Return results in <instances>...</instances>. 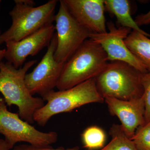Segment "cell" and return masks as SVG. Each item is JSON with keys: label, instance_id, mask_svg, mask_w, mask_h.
I'll list each match as a JSON object with an SVG mask.
<instances>
[{"label": "cell", "instance_id": "7c38bea8", "mask_svg": "<svg viewBox=\"0 0 150 150\" xmlns=\"http://www.w3.org/2000/svg\"><path fill=\"white\" fill-rule=\"evenodd\" d=\"M72 15L94 33L107 32L104 0H63Z\"/></svg>", "mask_w": 150, "mask_h": 150}, {"label": "cell", "instance_id": "44dd1931", "mask_svg": "<svg viewBox=\"0 0 150 150\" xmlns=\"http://www.w3.org/2000/svg\"><path fill=\"white\" fill-rule=\"evenodd\" d=\"M8 145L5 140L0 139V150H10Z\"/></svg>", "mask_w": 150, "mask_h": 150}, {"label": "cell", "instance_id": "5bb4252c", "mask_svg": "<svg viewBox=\"0 0 150 150\" xmlns=\"http://www.w3.org/2000/svg\"><path fill=\"white\" fill-rule=\"evenodd\" d=\"M126 46L131 53L150 72V38L133 30L125 40Z\"/></svg>", "mask_w": 150, "mask_h": 150}, {"label": "cell", "instance_id": "ffe728a7", "mask_svg": "<svg viewBox=\"0 0 150 150\" xmlns=\"http://www.w3.org/2000/svg\"><path fill=\"white\" fill-rule=\"evenodd\" d=\"M135 21L139 27L142 25L150 24V10L146 13L137 16Z\"/></svg>", "mask_w": 150, "mask_h": 150}, {"label": "cell", "instance_id": "ac0fdd59", "mask_svg": "<svg viewBox=\"0 0 150 150\" xmlns=\"http://www.w3.org/2000/svg\"><path fill=\"white\" fill-rule=\"evenodd\" d=\"M141 81L144 89L143 96L145 102L146 123L150 121V72L142 74Z\"/></svg>", "mask_w": 150, "mask_h": 150}, {"label": "cell", "instance_id": "8992f818", "mask_svg": "<svg viewBox=\"0 0 150 150\" xmlns=\"http://www.w3.org/2000/svg\"><path fill=\"white\" fill-rule=\"evenodd\" d=\"M0 134L4 137L11 149L20 142L34 146H51L58 140L55 131L44 132L22 119L18 113L9 111L4 98L0 96Z\"/></svg>", "mask_w": 150, "mask_h": 150}, {"label": "cell", "instance_id": "4fadbf2b", "mask_svg": "<svg viewBox=\"0 0 150 150\" xmlns=\"http://www.w3.org/2000/svg\"><path fill=\"white\" fill-rule=\"evenodd\" d=\"M104 4L105 10L115 16L121 26L133 29L150 38V34L141 29L132 18L129 1L104 0Z\"/></svg>", "mask_w": 150, "mask_h": 150}, {"label": "cell", "instance_id": "8fae6325", "mask_svg": "<svg viewBox=\"0 0 150 150\" xmlns=\"http://www.w3.org/2000/svg\"><path fill=\"white\" fill-rule=\"evenodd\" d=\"M104 100L111 114L117 116L121 121L123 132L132 139L137 129L146 123L143 96L129 100L109 97Z\"/></svg>", "mask_w": 150, "mask_h": 150}, {"label": "cell", "instance_id": "d6986e66", "mask_svg": "<svg viewBox=\"0 0 150 150\" xmlns=\"http://www.w3.org/2000/svg\"><path fill=\"white\" fill-rule=\"evenodd\" d=\"M12 150H91L88 149L80 150L79 148L75 147L70 148V149H63V148H58L54 149L51 147V146L43 147L34 146L29 144H21L18 146H15L13 149Z\"/></svg>", "mask_w": 150, "mask_h": 150}, {"label": "cell", "instance_id": "52a82bcc", "mask_svg": "<svg viewBox=\"0 0 150 150\" xmlns=\"http://www.w3.org/2000/svg\"><path fill=\"white\" fill-rule=\"evenodd\" d=\"M57 44L54 59L65 64L93 33L80 24L72 15L63 0L54 17Z\"/></svg>", "mask_w": 150, "mask_h": 150}, {"label": "cell", "instance_id": "3957f363", "mask_svg": "<svg viewBox=\"0 0 150 150\" xmlns=\"http://www.w3.org/2000/svg\"><path fill=\"white\" fill-rule=\"evenodd\" d=\"M42 98L47 102L34 115V121L40 126H45L57 114L71 112L89 103L105 102L97 88L96 78L68 89L53 91Z\"/></svg>", "mask_w": 150, "mask_h": 150}, {"label": "cell", "instance_id": "e0dca14e", "mask_svg": "<svg viewBox=\"0 0 150 150\" xmlns=\"http://www.w3.org/2000/svg\"><path fill=\"white\" fill-rule=\"evenodd\" d=\"M131 139L138 150H150V121L139 127Z\"/></svg>", "mask_w": 150, "mask_h": 150}, {"label": "cell", "instance_id": "9a60e30c", "mask_svg": "<svg viewBox=\"0 0 150 150\" xmlns=\"http://www.w3.org/2000/svg\"><path fill=\"white\" fill-rule=\"evenodd\" d=\"M111 141L100 150H138L135 144L123 132L121 125L114 124L109 132Z\"/></svg>", "mask_w": 150, "mask_h": 150}, {"label": "cell", "instance_id": "ba28073f", "mask_svg": "<svg viewBox=\"0 0 150 150\" xmlns=\"http://www.w3.org/2000/svg\"><path fill=\"white\" fill-rule=\"evenodd\" d=\"M57 44L55 33L42 60L32 72L25 75V84L33 96L38 94L43 98L54 91L57 86L65 64L54 59Z\"/></svg>", "mask_w": 150, "mask_h": 150}, {"label": "cell", "instance_id": "7402d4cb", "mask_svg": "<svg viewBox=\"0 0 150 150\" xmlns=\"http://www.w3.org/2000/svg\"><path fill=\"white\" fill-rule=\"evenodd\" d=\"M1 1L0 0V5H1ZM6 49H3V50H0V62H2V60L5 58L6 54Z\"/></svg>", "mask_w": 150, "mask_h": 150}, {"label": "cell", "instance_id": "6da1fadb", "mask_svg": "<svg viewBox=\"0 0 150 150\" xmlns=\"http://www.w3.org/2000/svg\"><path fill=\"white\" fill-rule=\"evenodd\" d=\"M37 62L32 60L16 69L9 62H0V93L7 105H16L23 120L30 124L34 123L35 112L45 105L42 98L30 93L25 83L28 70Z\"/></svg>", "mask_w": 150, "mask_h": 150}, {"label": "cell", "instance_id": "277c9868", "mask_svg": "<svg viewBox=\"0 0 150 150\" xmlns=\"http://www.w3.org/2000/svg\"><path fill=\"white\" fill-rule=\"evenodd\" d=\"M57 0H50L35 7L32 0H15V6L10 12L12 23L0 35V44L20 41L54 21Z\"/></svg>", "mask_w": 150, "mask_h": 150}, {"label": "cell", "instance_id": "9c48e42d", "mask_svg": "<svg viewBox=\"0 0 150 150\" xmlns=\"http://www.w3.org/2000/svg\"><path fill=\"white\" fill-rule=\"evenodd\" d=\"M108 31L103 33H93L90 39L100 44L107 54L108 61L127 63L142 74L148 72L142 63L126 46L125 39L131 32L128 28H117L111 22L107 23Z\"/></svg>", "mask_w": 150, "mask_h": 150}, {"label": "cell", "instance_id": "7a4b0ae2", "mask_svg": "<svg viewBox=\"0 0 150 150\" xmlns=\"http://www.w3.org/2000/svg\"><path fill=\"white\" fill-rule=\"evenodd\" d=\"M108 62L101 46L90 38L87 39L65 63L56 88L64 90L96 78Z\"/></svg>", "mask_w": 150, "mask_h": 150}, {"label": "cell", "instance_id": "5b68a950", "mask_svg": "<svg viewBox=\"0 0 150 150\" xmlns=\"http://www.w3.org/2000/svg\"><path fill=\"white\" fill-rule=\"evenodd\" d=\"M142 74L125 62H110L96 78L97 88L104 99L129 100L141 97L144 93Z\"/></svg>", "mask_w": 150, "mask_h": 150}, {"label": "cell", "instance_id": "2e32d148", "mask_svg": "<svg viewBox=\"0 0 150 150\" xmlns=\"http://www.w3.org/2000/svg\"><path fill=\"white\" fill-rule=\"evenodd\" d=\"M81 137L86 149L93 150L103 147L106 139L104 131L96 126L87 128L82 134Z\"/></svg>", "mask_w": 150, "mask_h": 150}, {"label": "cell", "instance_id": "30bf717a", "mask_svg": "<svg viewBox=\"0 0 150 150\" xmlns=\"http://www.w3.org/2000/svg\"><path fill=\"white\" fill-rule=\"evenodd\" d=\"M55 26L48 25L20 41L6 43L5 58L16 69L22 67L28 56H33L50 44Z\"/></svg>", "mask_w": 150, "mask_h": 150}]
</instances>
